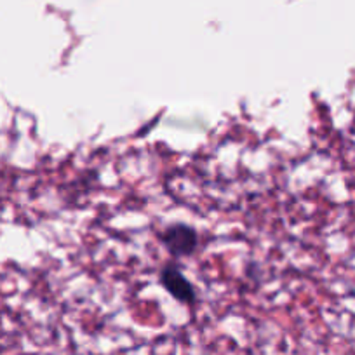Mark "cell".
<instances>
[{"label": "cell", "instance_id": "obj_1", "mask_svg": "<svg viewBox=\"0 0 355 355\" xmlns=\"http://www.w3.org/2000/svg\"><path fill=\"white\" fill-rule=\"evenodd\" d=\"M164 245L167 248V251L174 256H190L197 248V232L192 227L183 223L171 225L169 228L162 232L160 235Z\"/></svg>", "mask_w": 355, "mask_h": 355}, {"label": "cell", "instance_id": "obj_2", "mask_svg": "<svg viewBox=\"0 0 355 355\" xmlns=\"http://www.w3.org/2000/svg\"><path fill=\"white\" fill-rule=\"evenodd\" d=\"M160 282L166 288V291L171 296L182 303H193L196 302V289L190 284L189 279L182 274L178 266L169 265L166 266L160 274Z\"/></svg>", "mask_w": 355, "mask_h": 355}]
</instances>
